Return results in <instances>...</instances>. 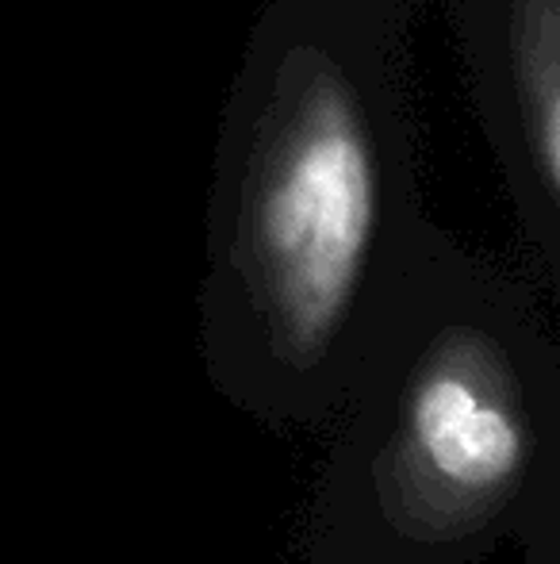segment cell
I'll return each mask as SVG.
<instances>
[{
	"mask_svg": "<svg viewBox=\"0 0 560 564\" xmlns=\"http://www.w3.org/2000/svg\"><path fill=\"white\" fill-rule=\"evenodd\" d=\"M430 224L407 0H265L211 150V392L262 426H330Z\"/></svg>",
	"mask_w": 560,
	"mask_h": 564,
	"instance_id": "1",
	"label": "cell"
},
{
	"mask_svg": "<svg viewBox=\"0 0 560 564\" xmlns=\"http://www.w3.org/2000/svg\"><path fill=\"white\" fill-rule=\"evenodd\" d=\"M299 564L560 542V346L538 289L430 224L330 419Z\"/></svg>",
	"mask_w": 560,
	"mask_h": 564,
	"instance_id": "2",
	"label": "cell"
},
{
	"mask_svg": "<svg viewBox=\"0 0 560 564\" xmlns=\"http://www.w3.org/2000/svg\"><path fill=\"white\" fill-rule=\"evenodd\" d=\"M449 23L518 235L560 300V0H449Z\"/></svg>",
	"mask_w": 560,
	"mask_h": 564,
	"instance_id": "3",
	"label": "cell"
},
{
	"mask_svg": "<svg viewBox=\"0 0 560 564\" xmlns=\"http://www.w3.org/2000/svg\"><path fill=\"white\" fill-rule=\"evenodd\" d=\"M523 564H560V542H541L523 550Z\"/></svg>",
	"mask_w": 560,
	"mask_h": 564,
	"instance_id": "4",
	"label": "cell"
}]
</instances>
